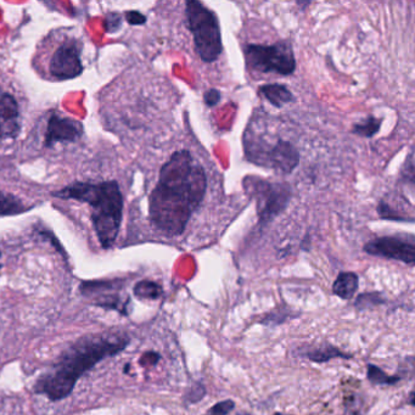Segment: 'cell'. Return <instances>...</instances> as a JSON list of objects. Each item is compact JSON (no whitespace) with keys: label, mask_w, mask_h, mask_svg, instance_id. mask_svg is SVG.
<instances>
[{"label":"cell","mask_w":415,"mask_h":415,"mask_svg":"<svg viewBox=\"0 0 415 415\" xmlns=\"http://www.w3.org/2000/svg\"><path fill=\"white\" fill-rule=\"evenodd\" d=\"M247 198L256 203L261 226H267L284 212L292 198V189L288 183H276L249 175L242 182Z\"/></svg>","instance_id":"8992f818"},{"label":"cell","mask_w":415,"mask_h":415,"mask_svg":"<svg viewBox=\"0 0 415 415\" xmlns=\"http://www.w3.org/2000/svg\"><path fill=\"white\" fill-rule=\"evenodd\" d=\"M273 415H289V414H283V413H276V414Z\"/></svg>","instance_id":"4316f807"},{"label":"cell","mask_w":415,"mask_h":415,"mask_svg":"<svg viewBox=\"0 0 415 415\" xmlns=\"http://www.w3.org/2000/svg\"><path fill=\"white\" fill-rule=\"evenodd\" d=\"M235 408V403L232 400L218 402L214 406L211 407L205 415H228L230 414Z\"/></svg>","instance_id":"ffe728a7"},{"label":"cell","mask_w":415,"mask_h":415,"mask_svg":"<svg viewBox=\"0 0 415 415\" xmlns=\"http://www.w3.org/2000/svg\"><path fill=\"white\" fill-rule=\"evenodd\" d=\"M130 338L120 335L91 336L79 340L68 348L56 364L36 384V391L45 395L52 401L68 397L75 389L78 379L92 369L97 362L123 351Z\"/></svg>","instance_id":"7a4b0ae2"},{"label":"cell","mask_w":415,"mask_h":415,"mask_svg":"<svg viewBox=\"0 0 415 415\" xmlns=\"http://www.w3.org/2000/svg\"><path fill=\"white\" fill-rule=\"evenodd\" d=\"M205 395H206L205 387H203V385L198 384V385L191 387V389L187 392V395H185V401L188 402V403H196V402L200 401V400H203Z\"/></svg>","instance_id":"44dd1931"},{"label":"cell","mask_w":415,"mask_h":415,"mask_svg":"<svg viewBox=\"0 0 415 415\" xmlns=\"http://www.w3.org/2000/svg\"><path fill=\"white\" fill-rule=\"evenodd\" d=\"M26 211L24 203L14 195L0 191V216L17 214Z\"/></svg>","instance_id":"e0dca14e"},{"label":"cell","mask_w":415,"mask_h":415,"mask_svg":"<svg viewBox=\"0 0 415 415\" xmlns=\"http://www.w3.org/2000/svg\"><path fill=\"white\" fill-rule=\"evenodd\" d=\"M368 380L374 385H396L397 382H401L402 377L387 375L386 373L377 366L368 364Z\"/></svg>","instance_id":"ac0fdd59"},{"label":"cell","mask_w":415,"mask_h":415,"mask_svg":"<svg viewBox=\"0 0 415 415\" xmlns=\"http://www.w3.org/2000/svg\"><path fill=\"white\" fill-rule=\"evenodd\" d=\"M413 398H414V393L411 392V405L412 406H414V401H413Z\"/></svg>","instance_id":"d4e9b609"},{"label":"cell","mask_w":415,"mask_h":415,"mask_svg":"<svg viewBox=\"0 0 415 415\" xmlns=\"http://www.w3.org/2000/svg\"><path fill=\"white\" fill-rule=\"evenodd\" d=\"M82 125L68 117L53 116L49 118L45 133V145L53 146L63 141H76L82 136Z\"/></svg>","instance_id":"8fae6325"},{"label":"cell","mask_w":415,"mask_h":415,"mask_svg":"<svg viewBox=\"0 0 415 415\" xmlns=\"http://www.w3.org/2000/svg\"><path fill=\"white\" fill-rule=\"evenodd\" d=\"M258 92L261 95L266 97L268 102H271L273 107H283L289 102L295 100L294 94L291 93L289 88L284 84L279 83H272V84H265L261 86Z\"/></svg>","instance_id":"7c38bea8"},{"label":"cell","mask_w":415,"mask_h":415,"mask_svg":"<svg viewBox=\"0 0 415 415\" xmlns=\"http://www.w3.org/2000/svg\"><path fill=\"white\" fill-rule=\"evenodd\" d=\"M363 250L368 255L395 260L409 266L415 263V239L413 235L375 237L367 242Z\"/></svg>","instance_id":"9c48e42d"},{"label":"cell","mask_w":415,"mask_h":415,"mask_svg":"<svg viewBox=\"0 0 415 415\" xmlns=\"http://www.w3.org/2000/svg\"><path fill=\"white\" fill-rule=\"evenodd\" d=\"M237 415H251V414H247V413H239V414Z\"/></svg>","instance_id":"484cf974"},{"label":"cell","mask_w":415,"mask_h":415,"mask_svg":"<svg viewBox=\"0 0 415 415\" xmlns=\"http://www.w3.org/2000/svg\"><path fill=\"white\" fill-rule=\"evenodd\" d=\"M161 285L151 280H141L134 286V295L139 299H157L162 296Z\"/></svg>","instance_id":"2e32d148"},{"label":"cell","mask_w":415,"mask_h":415,"mask_svg":"<svg viewBox=\"0 0 415 415\" xmlns=\"http://www.w3.org/2000/svg\"><path fill=\"white\" fill-rule=\"evenodd\" d=\"M159 356L157 353L148 352L145 353L144 356L140 359V363L143 366H154L156 363L159 362Z\"/></svg>","instance_id":"cb8c5ba5"},{"label":"cell","mask_w":415,"mask_h":415,"mask_svg":"<svg viewBox=\"0 0 415 415\" xmlns=\"http://www.w3.org/2000/svg\"><path fill=\"white\" fill-rule=\"evenodd\" d=\"M54 196L88 203L99 242L104 249L112 246L120 232L123 212V198L117 182L73 183L54 193Z\"/></svg>","instance_id":"3957f363"},{"label":"cell","mask_w":415,"mask_h":415,"mask_svg":"<svg viewBox=\"0 0 415 415\" xmlns=\"http://www.w3.org/2000/svg\"><path fill=\"white\" fill-rule=\"evenodd\" d=\"M245 154L252 164L260 167L274 169L276 172L290 174L299 166V150L286 140L278 139L268 143L258 136L245 133Z\"/></svg>","instance_id":"5b68a950"},{"label":"cell","mask_w":415,"mask_h":415,"mask_svg":"<svg viewBox=\"0 0 415 415\" xmlns=\"http://www.w3.org/2000/svg\"><path fill=\"white\" fill-rule=\"evenodd\" d=\"M385 302V299L379 292H368L358 296L356 299V307L358 309H367L377 304H382Z\"/></svg>","instance_id":"d6986e66"},{"label":"cell","mask_w":415,"mask_h":415,"mask_svg":"<svg viewBox=\"0 0 415 415\" xmlns=\"http://www.w3.org/2000/svg\"><path fill=\"white\" fill-rule=\"evenodd\" d=\"M304 357L308 358L309 361L314 363H325L331 361L334 358H343L347 359L352 356L346 354V353L340 351L338 348H335L331 345H323L318 347L311 348L304 353Z\"/></svg>","instance_id":"5bb4252c"},{"label":"cell","mask_w":415,"mask_h":415,"mask_svg":"<svg viewBox=\"0 0 415 415\" xmlns=\"http://www.w3.org/2000/svg\"><path fill=\"white\" fill-rule=\"evenodd\" d=\"M21 132L19 104L10 93L0 88V140L14 139Z\"/></svg>","instance_id":"30bf717a"},{"label":"cell","mask_w":415,"mask_h":415,"mask_svg":"<svg viewBox=\"0 0 415 415\" xmlns=\"http://www.w3.org/2000/svg\"><path fill=\"white\" fill-rule=\"evenodd\" d=\"M359 278L353 272H343L338 274L333 285V292L343 299H352L357 292Z\"/></svg>","instance_id":"4fadbf2b"},{"label":"cell","mask_w":415,"mask_h":415,"mask_svg":"<svg viewBox=\"0 0 415 415\" xmlns=\"http://www.w3.org/2000/svg\"><path fill=\"white\" fill-rule=\"evenodd\" d=\"M203 102L208 107H213L221 102V93L217 89H208V92L203 94Z\"/></svg>","instance_id":"7402d4cb"},{"label":"cell","mask_w":415,"mask_h":415,"mask_svg":"<svg viewBox=\"0 0 415 415\" xmlns=\"http://www.w3.org/2000/svg\"><path fill=\"white\" fill-rule=\"evenodd\" d=\"M382 120L377 117L369 116L363 121L358 122L353 125L352 133L363 138H372L375 136L377 132L380 131Z\"/></svg>","instance_id":"9a60e30c"},{"label":"cell","mask_w":415,"mask_h":415,"mask_svg":"<svg viewBox=\"0 0 415 415\" xmlns=\"http://www.w3.org/2000/svg\"><path fill=\"white\" fill-rule=\"evenodd\" d=\"M126 17L127 21L131 24H143L146 22V17L138 11H128L126 13Z\"/></svg>","instance_id":"603a6c76"},{"label":"cell","mask_w":415,"mask_h":415,"mask_svg":"<svg viewBox=\"0 0 415 415\" xmlns=\"http://www.w3.org/2000/svg\"><path fill=\"white\" fill-rule=\"evenodd\" d=\"M54 47L48 56V72L56 79H72L83 71L81 61L82 45L73 37H60L52 43Z\"/></svg>","instance_id":"ba28073f"},{"label":"cell","mask_w":415,"mask_h":415,"mask_svg":"<svg viewBox=\"0 0 415 415\" xmlns=\"http://www.w3.org/2000/svg\"><path fill=\"white\" fill-rule=\"evenodd\" d=\"M247 68L260 73L290 76L296 70L292 45L288 39L274 44H247L244 49Z\"/></svg>","instance_id":"52a82bcc"},{"label":"cell","mask_w":415,"mask_h":415,"mask_svg":"<svg viewBox=\"0 0 415 415\" xmlns=\"http://www.w3.org/2000/svg\"><path fill=\"white\" fill-rule=\"evenodd\" d=\"M208 189L206 172L188 150H179L161 167L159 182L150 194V221L166 237L185 232Z\"/></svg>","instance_id":"6da1fadb"},{"label":"cell","mask_w":415,"mask_h":415,"mask_svg":"<svg viewBox=\"0 0 415 415\" xmlns=\"http://www.w3.org/2000/svg\"><path fill=\"white\" fill-rule=\"evenodd\" d=\"M185 14L196 53L205 63H214L223 52L222 33L217 16L196 0L187 1Z\"/></svg>","instance_id":"277c9868"}]
</instances>
